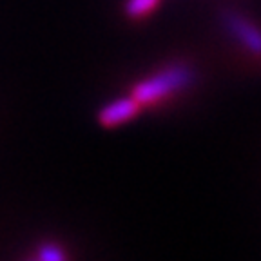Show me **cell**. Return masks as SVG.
<instances>
[{
	"instance_id": "obj_3",
	"label": "cell",
	"mask_w": 261,
	"mask_h": 261,
	"mask_svg": "<svg viewBox=\"0 0 261 261\" xmlns=\"http://www.w3.org/2000/svg\"><path fill=\"white\" fill-rule=\"evenodd\" d=\"M225 25L250 53L261 57V29L257 25H254L252 22L243 18L238 13H227Z\"/></svg>"
},
{
	"instance_id": "obj_1",
	"label": "cell",
	"mask_w": 261,
	"mask_h": 261,
	"mask_svg": "<svg viewBox=\"0 0 261 261\" xmlns=\"http://www.w3.org/2000/svg\"><path fill=\"white\" fill-rule=\"evenodd\" d=\"M192 80V71L185 64H172L160 69L152 76L145 78L140 84H136L130 96L135 98L140 106H152L156 102H162L171 94L178 93L184 87H187Z\"/></svg>"
},
{
	"instance_id": "obj_5",
	"label": "cell",
	"mask_w": 261,
	"mask_h": 261,
	"mask_svg": "<svg viewBox=\"0 0 261 261\" xmlns=\"http://www.w3.org/2000/svg\"><path fill=\"white\" fill-rule=\"evenodd\" d=\"M38 257L44 261H62L65 257V254L62 252V249L58 245H51L45 243L40 247V252H38Z\"/></svg>"
},
{
	"instance_id": "obj_2",
	"label": "cell",
	"mask_w": 261,
	"mask_h": 261,
	"mask_svg": "<svg viewBox=\"0 0 261 261\" xmlns=\"http://www.w3.org/2000/svg\"><path fill=\"white\" fill-rule=\"evenodd\" d=\"M140 109H142V106L133 96L118 98V100H113V102H109L100 109L98 122L103 127H118L122 123L136 118Z\"/></svg>"
},
{
	"instance_id": "obj_4",
	"label": "cell",
	"mask_w": 261,
	"mask_h": 261,
	"mask_svg": "<svg viewBox=\"0 0 261 261\" xmlns=\"http://www.w3.org/2000/svg\"><path fill=\"white\" fill-rule=\"evenodd\" d=\"M160 0H127L125 13L130 18H142L158 8Z\"/></svg>"
}]
</instances>
